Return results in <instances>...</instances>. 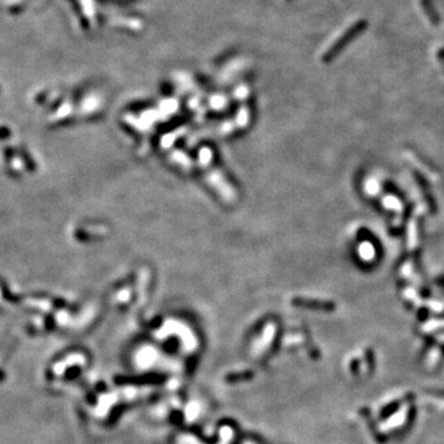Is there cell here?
<instances>
[{"label": "cell", "mask_w": 444, "mask_h": 444, "mask_svg": "<svg viewBox=\"0 0 444 444\" xmlns=\"http://www.w3.org/2000/svg\"><path fill=\"white\" fill-rule=\"evenodd\" d=\"M166 380L163 374H142V375H119L115 376L116 385H159Z\"/></svg>", "instance_id": "1"}, {"label": "cell", "mask_w": 444, "mask_h": 444, "mask_svg": "<svg viewBox=\"0 0 444 444\" xmlns=\"http://www.w3.org/2000/svg\"><path fill=\"white\" fill-rule=\"evenodd\" d=\"M254 378V373L252 370H242V371H235L226 375L225 381L230 384L240 383V381H248Z\"/></svg>", "instance_id": "2"}, {"label": "cell", "mask_w": 444, "mask_h": 444, "mask_svg": "<svg viewBox=\"0 0 444 444\" xmlns=\"http://www.w3.org/2000/svg\"><path fill=\"white\" fill-rule=\"evenodd\" d=\"M169 421L172 423H174V425H179V423L183 421V413L174 411V412H173L172 415H170Z\"/></svg>", "instance_id": "3"}]
</instances>
